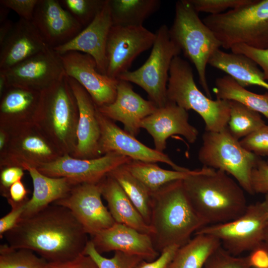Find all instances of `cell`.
Masks as SVG:
<instances>
[{
  "instance_id": "1",
  "label": "cell",
  "mask_w": 268,
  "mask_h": 268,
  "mask_svg": "<svg viewBox=\"0 0 268 268\" xmlns=\"http://www.w3.org/2000/svg\"><path fill=\"white\" fill-rule=\"evenodd\" d=\"M87 235L69 209L52 203L22 216L3 237L11 247L31 250L48 263H57L83 254Z\"/></svg>"
},
{
  "instance_id": "2",
  "label": "cell",
  "mask_w": 268,
  "mask_h": 268,
  "mask_svg": "<svg viewBox=\"0 0 268 268\" xmlns=\"http://www.w3.org/2000/svg\"><path fill=\"white\" fill-rule=\"evenodd\" d=\"M183 183L193 206L206 225L236 219L248 206L245 191L224 171L203 166Z\"/></svg>"
},
{
  "instance_id": "3",
  "label": "cell",
  "mask_w": 268,
  "mask_h": 268,
  "mask_svg": "<svg viewBox=\"0 0 268 268\" xmlns=\"http://www.w3.org/2000/svg\"><path fill=\"white\" fill-rule=\"evenodd\" d=\"M150 225L154 247L160 253L167 246L184 245L206 224L193 206L180 180L151 193Z\"/></svg>"
},
{
  "instance_id": "4",
  "label": "cell",
  "mask_w": 268,
  "mask_h": 268,
  "mask_svg": "<svg viewBox=\"0 0 268 268\" xmlns=\"http://www.w3.org/2000/svg\"><path fill=\"white\" fill-rule=\"evenodd\" d=\"M78 109L66 75L40 91L35 124L64 154L72 155L77 143Z\"/></svg>"
},
{
  "instance_id": "5",
  "label": "cell",
  "mask_w": 268,
  "mask_h": 268,
  "mask_svg": "<svg viewBox=\"0 0 268 268\" xmlns=\"http://www.w3.org/2000/svg\"><path fill=\"white\" fill-rule=\"evenodd\" d=\"M202 21L225 49L241 44L268 49V0H251L222 13L209 14Z\"/></svg>"
},
{
  "instance_id": "6",
  "label": "cell",
  "mask_w": 268,
  "mask_h": 268,
  "mask_svg": "<svg viewBox=\"0 0 268 268\" xmlns=\"http://www.w3.org/2000/svg\"><path fill=\"white\" fill-rule=\"evenodd\" d=\"M169 33L184 56L194 65L200 84L206 95L211 98L206 67L210 57L222 45L212 31L201 19L189 0L176 2L175 16Z\"/></svg>"
},
{
  "instance_id": "7",
  "label": "cell",
  "mask_w": 268,
  "mask_h": 268,
  "mask_svg": "<svg viewBox=\"0 0 268 268\" xmlns=\"http://www.w3.org/2000/svg\"><path fill=\"white\" fill-rule=\"evenodd\" d=\"M167 98L168 101L200 115L204 122L205 131L219 132L227 127L229 101L212 100L204 94L195 82L192 67L179 56L175 57L171 64Z\"/></svg>"
},
{
  "instance_id": "8",
  "label": "cell",
  "mask_w": 268,
  "mask_h": 268,
  "mask_svg": "<svg viewBox=\"0 0 268 268\" xmlns=\"http://www.w3.org/2000/svg\"><path fill=\"white\" fill-rule=\"evenodd\" d=\"M202 140L198 159L203 166L225 172L245 191L254 195L251 174L260 156L245 149L227 127L219 132L205 131Z\"/></svg>"
},
{
  "instance_id": "9",
  "label": "cell",
  "mask_w": 268,
  "mask_h": 268,
  "mask_svg": "<svg viewBox=\"0 0 268 268\" xmlns=\"http://www.w3.org/2000/svg\"><path fill=\"white\" fill-rule=\"evenodd\" d=\"M155 33L150 54L144 64L135 70L122 73L117 79L134 83L142 88L148 94L149 100L159 108L168 102L167 88L171 64L181 50L172 39L166 25H161Z\"/></svg>"
},
{
  "instance_id": "10",
  "label": "cell",
  "mask_w": 268,
  "mask_h": 268,
  "mask_svg": "<svg viewBox=\"0 0 268 268\" xmlns=\"http://www.w3.org/2000/svg\"><path fill=\"white\" fill-rule=\"evenodd\" d=\"M268 213L263 201L248 205L244 213L233 220L203 227L195 233L212 235L222 248L237 256L252 251L265 242Z\"/></svg>"
},
{
  "instance_id": "11",
  "label": "cell",
  "mask_w": 268,
  "mask_h": 268,
  "mask_svg": "<svg viewBox=\"0 0 268 268\" xmlns=\"http://www.w3.org/2000/svg\"><path fill=\"white\" fill-rule=\"evenodd\" d=\"M8 132L9 140L0 152V168L12 166L23 168L25 165L37 168L63 155L35 124Z\"/></svg>"
},
{
  "instance_id": "12",
  "label": "cell",
  "mask_w": 268,
  "mask_h": 268,
  "mask_svg": "<svg viewBox=\"0 0 268 268\" xmlns=\"http://www.w3.org/2000/svg\"><path fill=\"white\" fill-rule=\"evenodd\" d=\"M132 160L130 157L114 153L91 159L64 154L36 168L46 176L66 178L76 185L98 184L112 170Z\"/></svg>"
},
{
  "instance_id": "13",
  "label": "cell",
  "mask_w": 268,
  "mask_h": 268,
  "mask_svg": "<svg viewBox=\"0 0 268 268\" xmlns=\"http://www.w3.org/2000/svg\"><path fill=\"white\" fill-rule=\"evenodd\" d=\"M155 33L143 26L112 25L106 48L107 66L106 75L117 79L129 70L134 60L154 44Z\"/></svg>"
},
{
  "instance_id": "14",
  "label": "cell",
  "mask_w": 268,
  "mask_h": 268,
  "mask_svg": "<svg viewBox=\"0 0 268 268\" xmlns=\"http://www.w3.org/2000/svg\"><path fill=\"white\" fill-rule=\"evenodd\" d=\"M101 197L99 183H83L75 185L66 196L53 203L69 209L91 236L115 223Z\"/></svg>"
},
{
  "instance_id": "15",
  "label": "cell",
  "mask_w": 268,
  "mask_h": 268,
  "mask_svg": "<svg viewBox=\"0 0 268 268\" xmlns=\"http://www.w3.org/2000/svg\"><path fill=\"white\" fill-rule=\"evenodd\" d=\"M2 70L8 87L40 92L66 75L60 55L51 48Z\"/></svg>"
},
{
  "instance_id": "16",
  "label": "cell",
  "mask_w": 268,
  "mask_h": 268,
  "mask_svg": "<svg viewBox=\"0 0 268 268\" xmlns=\"http://www.w3.org/2000/svg\"><path fill=\"white\" fill-rule=\"evenodd\" d=\"M97 116L101 131L99 150L101 156L114 153L130 157L133 160L166 163L176 171L190 170L176 164L163 152L144 145L135 136L121 129L114 121L102 115L98 110Z\"/></svg>"
},
{
  "instance_id": "17",
  "label": "cell",
  "mask_w": 268,
  "mask_h": 268,
  "mask_svg": "<svg viewBox=\"0 0 268 268\" xmlns=\"http://www.w3.org/2000/svg\"><path fill=\"white\" fill-rule=\"evenodd\" d=\"M60 56L66 75L83 87L97 107L114 102L117 95V79L99 72L91 56L70 51Z\"/></svg>"
},
{
  "instance_id": "18",
  "label": "cell",
  "mask_w": 268,
  "mask_h": 268,
  "mask_svg": "<svg viewBox=\"0 0 268 268\" xmlns=\"http://www.w3.org/2000/svg\"><path fill=\"white\" fill-rule=\"evenodd\" d=\"M31 21L52 49L67 43L84 29L59 0H39Z\"/></svg>"
},
{
  "instance_id": "19",
  "label": "cell",
  "mask_w": 268,
  "mask_h": 268,
  "mask_svg": "<svg viewBox=\"0 0 268 268\" xmlns=\"http://www.w3.org/2000/svg\"><path fill=\"white\" fill-rule=\"evenodd\" d=\"M97 108L104 116L122 123L124 130L134 136L139 134L142 121L157 108L150 100L134 92L130 82L120 79H117L114 102Z\"/></svg>"
},
{
  "instance_id": "20",
  "label": "cell",
  "mask_w": 268,
  "mask_h": 268,
  "mask_svg": "<svg viewBox=\"0 0 268 268\" xmlns=\"http://www.w3.org/2000/svg\"><path fill=\"white\" fill-rule=\"evenodd\" d=\"M141 128L152 136L155 149L161 152L166 148L167 139L173 135H182L190 143L195 142L199 135L197 129L189 122L188 111L170 101L145 118Z\"/></svg>"
},
{
  "instance_id": "21",
  "label": "cell",
  "mask_w": 268,
  "mask_h": 268,
  "mask_svg": "<svg viewBox=\"0 0 268 268\" xmlns=\"http://www.w3.org/2000/svg\"><path fill=\"white\" fill-rule=\"evenodd\" d=\"M113 25L108 0L93 21L67 43L53 49L60 55L77 51L91 56L99 72L106 74L107 41Z\"/></svg>"
},
{
  "instance_id": "22",
  "label": "cell",
  "mask_w": 268,
  "mask_h": 268,
  "mask_svg": "<svg viewBox=\"0 0 268 268\" xmlns=\"http://www.w3.org/2000/svg\"><path fill=\"white\" fill-rule=\"evenodd\" d=\"M96 250L100 254L120 251L151 262L159 256L150 235L126 225L115 222L110 227L91 236Z\"/></svg>"
},
{
  "instance_id": "23",
  "label": "cell",
  "mask_w": 268,
  "mask_h": 268,
  "mask_svg": "<svg viewBox=\"0 0 268 268\" xmlns=\"http://www.w3.org/2000/svg\"><path fill=\"white\" fill-rule=\"evenodd\" d=\"M68 79L78 109L77 143L71 156L81 159L100 157L101 131L97 116V106L82 85L72 78L68 77Z\"/></svg>"
},
{
  "instance_id": "24",
  "label": "cell",
  "mask_w": 268,
  "mask_h": 268,
  "mask_svg": "<svg viewBox=\"0 0 268 268\" xmlns=\"http://www.w3.org/2000/svg\"><path fill=\"white\" fill-rule=\"evenodd\" d=\"M48 48L32 21L20 18L0 44V69H7Z\"/></svg>"
},
{
  "instance_id": "25",
  "label": "cell",
  "mask_w": 268,
  "mask_h": 268,
  "mask_svg": "<svg viewBox=\"0 0 268 268\" xmlns=\"http://www.w3.org/2000/svg\"><path fill=\"white\" fill-rule=\"evenodd\" d=\"M40 92L8 86L0 101V127L8 131L35 124Z\"/></svg>"
},
{
  "instance_id": "26",
  "label": "cell",
  "mask_w": 268,
  "mask_h": 268,
  "mask_svg": "<svg viewBox=\"0 0 268 268\" xmlns=\"http://www.w3.org/2000/svg\"><path fill=\"white\" fill-rule=\"evenodd\" d=\"M101 195L115 222L132 227L150 236L152 227L148 224L119 184L107 175L99 183Z\"/></svg>"
},
{
  "instance_id": "27",
  "label": "cell",
  "mask_w": 268,
  "mask_h": 268,
  "mask_svg": "<svg viewBox=\"0 0 268 268\" xmlns=\"http://www.w3.org/2000/svg\"><path fill=\"white\" fill-rule=\"evenodd\" d=\"M23 169L32 179L33 191L22 216L34 213L64 198L76 185L66 178L46 176L34 167L25 165Z\"/></svg>"
},
{
  "instance_id": "28",
  "label": "cell",
  "mask_w": 268,
  "mask_h": 268,
  "mask_svg": "<svg viewBox=\"0 0 268 268\" xmlns=\"http://www.w3.org/2000/svg\"><path fill=\"white\" fill-rule=\"evenodd\" d=\"M208 65L231 76L245 87L257 85L268 90V82L257 64L248 57L219 49L210 57Z\"/></svg>"
},
{
  "instance_id": "29",
  "label": "cell",
  "mask_w": 268,
  "mask_h": 268,
  "mask_svg": "<svg viewBox=\"0 0 268 268\" xmlns=\"http://www.w3.org/2000/svg\"><path fill=\"white\" fill-rule=\"evenodd\" d=\"M221 246L208 234H198L177 250L167 268H203L211 254Z\"/></svg>"
},
{
  "instance_id": "30",
  "label": "cell",
  "mask_w": 268,
  "mask_h": 268,
  "mask_svg": "<svg viewBox=\"0 0 268 268\" xmlns=\"http://www.w3.org/2000/svg\"><path fill=\"white\" fill-rule=\"evenodd\" d=\"M213 92L216 99L237 101L268 119V92H253L228 75L216 79Z\"/></svg>"
},
{
  "instance_id": "31",
  "label": "cell",
  "mask_w": 268,
  "mask_h": 268,
  "mask_svg": "<svg viewBox=\"0 0 268 268\" xmlns=\"http://www.w3.org/2000/svg\"><path fill=\"white\" fill-rule=\"evenodd\" d=\"M113 25L143 26L159 9L158 0H108Z\"/></svg>"
},
{
  "instance_id": "32",
  "label": "cell",
  "mask_w": 268,
  "mask_h": 268,
  "mask_svg": "<svg viewBox=\"0 0 268 268\" xmlns=\"http://www.w3.org/2000/svg\"><path fill=\"white\" fill-rule=\"evenodd\" d=\"M126 166L132 174L140 181L151 193L170 182L184 180L197 170H169L160 168L155 163L136 160H132Z\"/></svg>"
},
{
  "instance_id": "33",
  "label": "cell",
  "mask_w": 268,
  "mask_h": 268,
  "mask_svg": "<svg viewBox=\"0 0 268 268\" xmlns=\"http://www.w3.org/2000/svg\"><path fill=\"white\" fill-rule=\"evenodd\" d=\"M108 175L119 184L145 222L150 225L151 192L132 174L126 164L115 168Z\"/></svg>"
},
{
  "instance_id": "34",
  "label": "cell",
  "mask_w": 268,
  "mask_h": 268,
  "mask_svg": "<svg viewBox=\"0 0 268 268\" xmlns=\"http://www.w3.org/2000/svg\"><path fill=\"white\" fill-rule=\"evenodd\" d=\"M230 116L227 127L237 139L243 138L266 125L260 114L235 101H229Z\"/></svg>"
},
{
  "instance_id": "35",
  "label": "cell",
  "mask_w": 268,
  "mask_h": 268,
  "mask_svg": "<svg viewBox=\"0 0 268 268\" xmlns=\"http://www.w3.org/2000/svg\"><path fill=\"white\" fill-rule=\"evenodd\" d=\"M37 255L29 249L2 244L0 246V268H46L48 263Z\"/></svg>"
},
{
  "instance_id": "36",
  "label": "cell",
  "mask_w": 268,
  "mask_h": 268,
  "mask_svg": "<svg viewBox=\"0 0 268 268\" xmlns=\"http://www.w3.org/2000/svg\"><path fill=\"white\" fill-rule=\"evenodd\" d=\"M106 0H60L62 6L84 28L95 19Z\"/></svg>"
},
{
  "instance_id": "37",
  "label": "cell",
  "mask_w": 268,
  "mask_h": 268,
  "mask_svg": "<svg viewBox=\"0 0 268 268\" xmlns=\"http://www.w3.org/2000/svg\"><path fill=\"white\" fill-rule=\"evenodd\" d=\"M83 254L90 256L99 268H134L141 261V257L120 251H115L111 258L101 255L95 249L92 242L88 241Z\"/></svg>"
},
{
  "instance_id": "38",
  "label": "cell",
  "mask_w": 268,
  "mask_h": 268,
  "mask_svg": "<svg viewBox=\"0 0 268 268\" xmlns=\"http://www.w3.org/2000/svg\"><path fill=\"white\" fill-rule=\"evenodd\" d=\"M203 268H251L248 256L238 257L221 246L209 257Z\"/></svg>"
},
{
  "instance_id": "39",
  "label": "cell",
  "mask_w": 268,
  "mask_h": 268,
  "mask_svg": "<svg viewBox=\"0 0 268 268\" xmlns=\"http://www.w3.org/2000/svg\"><path fill=\"white\" fill-rule=\"evenodd\" d=\"M195 10L209 15L219 14L229 10L240 7L251 0H189Z\"/></svg>"
},
{
  "instance_id": "40",
  "label": "cell",
  "mask_w": 268,
  "mask_h": 268,
  "mask_svg": "<svg viewBox=\"0 0 268 268\" xmlns=\"http://www.w3.org/2000/svg\"><path fill=\"white\" fill-rule=\"evenodd\" d=\"M240 142L245 149L259 156H268V125L242 138Z\"/></svg>"
},
{
  "instance_id": "41",
  "label": "cell",
  "mask_w": 268,
  "mask_h": 268,
  "mask_svg": "<svg viewBox=\"0 0 268 268\" xmlns=\"http://www.w3.org/2000/svg\"><path fill=\"white\" fill-rule=\"evenodd\" d=\"M231 52L244 55L252 59L259 66L268 81V49H258L245 44H237L230 49Z\"/></svg>"
},
{
  "instance_id": "42",
  "label": "cell",
  "mask_w": 268,
  "mask_h": 268,
  "mask_svg": "<svg viewBox=\"0 0 268 268\" xmlns=\"http://www.w3.org/2000/svg\"><path fill=\"white\" fill-rule=\"evenodd\" d=\"M251 185L254 194H268V165L260 159L251 174Z\"/></svg>"
},
{
  "instance_id": "43",
  "label": "cell",
  "mask_w": 268,
  "mask_h": 268,
  "mask_svg": "<svg viewBox=\"0 0 268 268\" xmlns=\"http://www.w3.org/2000/svg\"><path fill=\"white\" fill-rule=\"evenodd\" d=\"M28 199L21 202H15L7 201L11 206L10 211L0 219V237L3 238V235L12 229L23 215L25 205Z\"/></svg>"
},
{
  "instance_id": "44",
  "label": "cell",
  "mask_w": 268,
  "mask_h": 268,
  "mask_svg": "<svg viewBox=\"0 0 268 268\" xmlns=\"http://www.w3.org/2000/svg\"><path fill=\"white\" fill-rule=\"evenodd\" d=\"M39 0H0V5L14 11L20 18L31 21Z\"/></svg>"
},
{
  "instance_id": "45",
  "label": "cell",
  "mask_w": 268,
  "mask_h": 268,
  "mask_svg": "<svg viewBox=\"0 0 268 268\" xmlns=\"http://www.w3.org/2000/svg\"><path fill=\"white\" fill-rule=\"evenodd\" d=\"M0 169V190L2 196L6 199L9 188L14 183L21 180L24 170L20 167L15 166Z\"/></svg>"
},
{
  "instance_id": "46",
  "label": "cell",
  "mask_w": 268,
  "mask_h": 268,
  "mask_svg": "<svg viewBox=\"0 0 268 268\" xmlns=\"http://www.w3.org/2000/svg\"><path fill=\"white\" fill-rule=\"evenodd\" d=\"M180 247L176 245L167 246L154 260L151 262L142 260L134 268H167Z\"/></svg>"
},
{
  "instance_id": "47",
  "label": "cell",
  "mask_w": 268,
  "mask_h": 268,
  "mask_svg": "<svg viewBox=\"0 0 268 268\" xmlns=\"http://www.w3.org/2000/svg\"><path fill=\"white\" fill-rule=\"evenodd\" d=\"M46 268H99L89 256L82 254L76 258L65 262L48 263Z\"/></svg>"
},
{
  "instance_id": "48",
  "label": "cell",
  "mask_w": 268,
  "mask_h": 268,
  "mask_svg": "<svg viewBox=\"0 0 268 268\" xmlns=\"http://www.w3.org/2000/svg\"><path fill=\"white\" fill-rule=\"evenodd\" d=\"M248 255L251 268H268V249L263 242Z\"/></svg>"
},
{
  "instance_id": "49",
  "label": "cell",
  "mask_w": 268,
  "mask_h": 268,
  "mask_svg": "<svg viewBox=\"0 0 268 268\" xmlns=\"http://www.w3.org/2000/svg\"><path fill=\"white\" fill-rule=\"evenodd\" d=\"M28 191L21 180L14 183L9 189L7 201L15 202H21L28 199Z\"/></svg>"
},
{
  "instance_id": "50",
  "label": "cell",
  "mask_w": 268,
  "mask_h": 268,
  "mask_svg": "<svg viewBox=\"0 0 268 268\" xmlns=\"http://www.w3.org/2000/svg\"><path fill=\"white\" fill-rule=\"evenodd\" d=\"M14 22L7 19L0 22V44L4 40L11 30Z\"/></svg>"
},
{
  "instance_id": "51",
  "label": "cell",
  "mask_w": 268,
  "mask_h": 268,
  "mask_svg": "<svg viewBox=\"0 0 268 268\" xmlns=\"http://www.w3.org/2000/svg\"><path fill=\"white\" fill-rule=\"evenodd\" d=\"M10 138L9 132L0 127V152L6 146Z\"/></svg>"
},
{
  "instance_id": "52",
  "label": "cell",
  "mask_w": 268,
  "mask_h": 268,
  "mask_svg": "<svg viewBox=\"0 0 268 268\" xmlns=\"http://www.w3.org/2000/svg\"><path fill=\"white\" fill-rule=\"evenodd\" d=\"M7 80L3 70H0V96L7 87Z\"/></svg>"
},
{
  "instance_id": "53",
  "label": "cell",
  "mask_w": 268,
  "mask_h": 268,
  "mask_svg": "<svg viewBox=\"0 0 268 268\" xmlns=\"http://www.w3.org/2000/svg\"><path fill=\"white\" fill-rule=\"evenodd\" d=\"M9 10V8L2 5H0V22L8 19Z\"/></svg>"
},
{
  "instance_id": "54",
  "label": "cell",
  "mask_w": 268,
  "mask_h": 268,
  "mask_svg": "<svg viewBox=\"0 0 268 268\" xmlns=\"http://www.w3.org/2000/svg\"><path fill=\"white\" fill-rule=\"evenodd\" d=\"M268 213V223L266 231L265 240L264 242L268 243V194H265V199L263 201Z\"/></svg>"
},
{
  "instance_id": "55",
  "label": "cell",
  "mask_w": 268,
  "mask_h": 268,
  "mask_svg": "<svg viewBox=\"0 0 268 268\" xmlns=\"http://www.w3.org/2000/svg\"><path fill=\"white\" fill-rule=\"evenodd\" d=\"M264 244L265 246H266V247L267 248V249H268V243L264 242Z\"/></svg>"
},
{
  "instance_id": "56",
  "label": "cell",
  "mask_w": 268,
  "mask_h": 268,
  "mask_svg": "<svg viewBox=\"0 0 268 268\" xmlns=\"http://www.w3.org/2000/svg\"><path fill=\"white\" fill-rule=\"evenodd\" d=\"M266 162H267V164H268V159L267 161H266Z\"/></svg>"
}]
</instances>
